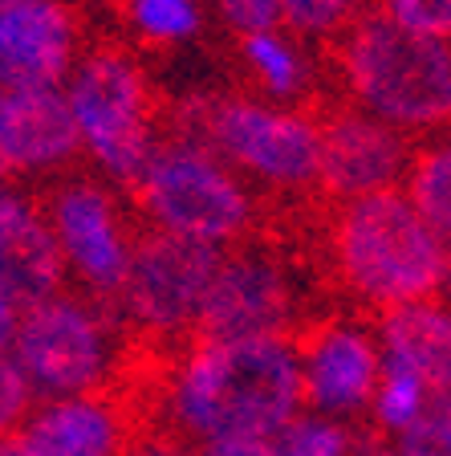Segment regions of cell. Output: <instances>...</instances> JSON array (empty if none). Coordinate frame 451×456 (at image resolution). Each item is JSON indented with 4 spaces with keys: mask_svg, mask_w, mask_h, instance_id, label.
<instances>
[{
    "mask_svg": "<svg viewBox=\"0 0 451 456\" xmlns=\"http://www.w3.org/2000/svg\"><path fill=\"white\" fill-rule=\"evenodd\" d=\"M305 411L293 338L196 342L171 383V416L191 444L269 440Z\"/></svg>",
    "mask_w": 451,
    "mask_h": 456,
    "instance_id": "obj_1",
    "label": "cell"
},
{
    "mask_svg": "<svg viewBox=\"0 0 451 456\" xmlns=\"http://www.w3.org/2000/svg\"><path fill=\"white\" fill-rule=\"evenodd\" d=\"M342 285L378 314L431 302L451 281V253L399 188L342 204L329 228Z\"/></svg>",
    "mask_w": 451,
    "mask_h": 456,
    "instance_id": "obj_2",
    "label": "cell"
},
{
    "mask_svg": "<svg viewBox=\"0 0 451 456\" xmlns=\"http://www.w3.org/2000/svg\"><path fill=\"white\" fill-rule=\"evenodd\" d=\"M338 69L350 106L399 134H439L451 126V45L415 37L374 9L338 33Z\"/></svg>",
    "mask_w": 451,
    "mask_h": 456,
    "instance_id": "obj_3",
    "label": "cell"
},
{
    "mask_svg": "<svg viewBox=\"0 0 451 456\" xmlns=\"http://www.w3.org/2000/svg\"><path fill=\"white\" fill-rule=\"evenodd\" d=\"M134 200L150 228L212 248L236 245L253 224L248 183L191 134L155 142L147 167L134 180Z\"/></svg>",
    "mask_w": 451,
    "mask_h": 456,
    "instance_id": "obj_4",
    "label": "cell"
},
{
    "mask_svg": "<svg viewBox=\"0 0 451 456\" xmlns=\"http://www.w3.org/2000/svg\"><path fill=\"white\" fill-rule=\"evenodd\" d=\"M61 90H66L82 151L110 183L134 188L159 142L155 102H150L142 66L118 45H94L77 57Z\"/></svg>",
    "mask_w": 451,
    "mask_h": 456,
    "instance_id": "obj_5",
    "label": "cell"
},
{
    "mask_svg": "<svg viewBox=\"0 0 451 456\" xmlns=\"http://www.w3.org/2000/svg\"><path fill=\"white\" fill-rule=\"evenodd\" d=\"M207 151L224 159L240 180L269 188H310L318 183L321 134L318 118L264 98H216L199 114V134Z\"/></svg>",
    "mask_w": 451,
    "mask_h": 456,
    "instance_id": "obj_6",
    "label": "cell"
},
{
    "mask_svg": "<svg viewBox=\"0 0 451 456\" xmlns=\"http://www.w3.org/2000/svg\"><path fill=\"white\" fill-rule=\"evenodd\" d=\"M9 359L20 370L25 387L33 391V399L41 403L94 395L114 359L110 322L94 302L61 289V294L20 310Z\"/></svg>",
    "mask_w": 451,
    "mask_h": 456,
    "instance_id": "obj_7",
    "label": "cell"
},
{
    "mask_svg": "<svg viewBox=\"0 0 451 456\" xmlns=\"http://www.w3.org/2000/svg\"><path fill=\"white\" fill-rule=\"evenodd\" d=\"M220 256H224V248L171 237V232H159L150 224L139 228L131 269H126L123 294H118L126 318L159 338L196 330L199 305H204L207 285L220 269Z\"/></svg>",
    "mask_w": 451,
    "mask_h": 456,
    "instance_id": "obj_8",
    "label": "cell"
},
{
    "mask_svg": "<svg viewBox=\"0 0 451 456\" xmlns=\"http://www.w3.org/2000/svg\"><path fill=\"white\" fill-rule=\"evenodd\" d=\"M41 208L53 228L66 273H74L98 302L102 297L114 302L123 294L134 253V228L126 224L118 196L102 180L74 175V180H57L41 200Z\"/></svg>",
    "mask_w": 451,
    "mask_h": 456,
    "instance_id": "obj_9",
    "label": "cell"
},
{
    "mask_svg": "<svg viewBox=\"0 0 451 456\" xmlns=\"http://www.w3.org/2000/svg\"><path fill=\"white\" fill-rule=\"evenodd\" d=\"M293 277L264 248H232L220 256L196 318V342H256L289 338Z\"/></svg>",
    "mask_w": 451,
    "mask_h": 456,
    "instance_id": "obj_10",
    "label": "cell"
},
{
    "mask_svg": "<svg viewBox=\"0 0 451 456\" xmlns=\"http://www.w3.org/2000/svg\"><path fill=\"white\" fill-rule=\"evenodd\" d=\"M318 188L338 204L399 188L415 155L407 134L358 106H338L334 114L318 118Z\"/></svg>",
    "mask_w": 451,
    "mask_h": 456,
    "instance_id": "obj_11",
    "label": "cell"
},
{
    "mask_svg": "<svg viewBox=\"0 0 451 456\" xmlns=\"http://www.w3.org/2000/svg\"><path fill=\"white\" fill-rule=\"evenodd\" d=\"M301 367V399L318 416L342 419L374 403L383 379V351L366 326L321 322L293 342Z\"/></svg>",
    "mask_w": 451,
    "mask_h": 456,
    "instance_id": "obj_12",
    "label": "cell"
},
{
    "mask_svg": "<svg viewBox=\"0 0 451 456\" xmlns=\"http://www.w3.org/2000/svg\"><path fill=\"white\" fill-rule=\"evenodd\" d=\"M82 57V20L69 0H0V90L66 86Z\"/></svg>",
    "mask_w": 451,
    "mask_h": 456,
    "instance_id": "obj_13",
    "label": "cell"
},
{
    "mask_svg": "<svg viewBox=\"0 0 451 456\" xmlns=\"http://www.w3.org/2000/svg\"><path fill=\"white\" fill-rule=\"evenodd\" d=\"M66 277V261L57 253L41 200L4 180L0 183V294L17 310H28L61 294Z\"/></svg>",
    "mask_w": 451,
    "mask_h": 456,
    "instance_id": "obj_14",
    "label": "cell"
},
{
    "mask_svg": "<svg viewBox=\"0 0 451 456\" xmlns=\"http://www.w3.org/2000/svg\"><path fill=\"white\" fill-rule=\"evenodd\" d=\"M0 151L9 175H49L82 155L66 90H0Z\"/></svg>",
    "mask_w": 451,
    "mask_h": 456,
    "instance_id": "obj_15",
    "label": "cell"
},
{
    "mask_svg": "<svg viewBox=\"0 0 451 456\" xmlns=\"http://www.w3.org/2000/svg\"><path fill=\"white\" fill-rule=\"evenodd\" d=\"M17 440L28 456H126V419L102 395L49 399L25 416Z\"/></svg>",
    "mask_w": 451,
    "mask_h": 456,
    "instance_id": "obj_16",
    "label": "cell"
},
{
    "mask_svg": "<svg viewBox=\"0 0 451 456\" xmlns=\"http://www.w3.org/2000/svg\"><path fill=\"white\" fill-rule=\"evenodd\" d=\"M378 351L386 367H399L427 391L451 383V305L411 302L378 314Z\"/></svg>",
    "mask_w": 451,
    "mask_h": 456,
    "instance_id": "obj_17",
    "label": "cell"
},
{
    "mask_svg": "<svg viewBox=\"0 0 451 456\" xmlns=\"http://www.w3.org/2000/svg\"><path fill=\"white\" fill-rule=\"evenodd\" d=\"M403 191L411 208L451 253V134H439L427 147H415L411 167L403 175Z\"/></svg>",
    "mask_w": 451,
    "mask_h": 456,
    "instance_id": "obj_18",
    "label": "cell"
},
{
    "mask_svg": "<svg viewBox=\"0 0 451 456\" xmlns=\"http://www.w3.org/2000/svg\"><path fill=\"white\" fill-rule=\"evenodd\" d=\"M240 57L264 90V98H273V102H293L310 86V61L297 49V37H289L285 28L240 37Z\"/></svg>",
    "mask_w": 451,
    "mask_h": 456,
    "instance_id": "obj_19",
    "label": "cell"
},
{
    "mask_svg": "<svg viewBox=\"0 0 451 456\" xmlns=\"http://www.w3.org/2000/svg\"><path fill=\"white\" fill-rule=\"evenodd\" d=\"M123 17L134 37L147 45H183L199 37L204 28V9L199 0H123Z\"/></svg>",
    "mask_w": 451,
    "mask_h": 456,
    "instance_id": "obj_20",
    "label": "cell"
},
{
    "mask_svg": "<svg viewBox=\"0 0 451 456\" xmlns=\"http://www.w3.org/2000/svg\"><path fill=\"white\" fill-rule=\"evenodd\" d=\"M269 448H273V456H350L354 452V432L342 419L297 411L269 436Z\"/></svg>",
    "mask_w": 451,
    "mask_h": 456,
    "instance_id": "obj_21",
    "label": "cell"
},
{
    "mask_svg": "<svg viewBox=\"0 0 451 456\" xmlns=\"http://www.w3.org/2000/svg\"><path fill=\"white\" fill-rule=\"evenodd\" d=\"M423 403H427V387L415 375H407V370L399 367H386L383 362V379H378V391H374V419L383 432H391V436H403L407 428L415 424V419L423 416Z\"/></svg>",
    "mask_w": 451,
    "mask_h": 456,
    "instance_id": "obj_22",
    "label": "cell"
},
{
    "mask_svg": "<svg viewBox=\"0 0 451 456\" xmlns=\"http://www.w3.org/2000/svg\"><path fill=\"white\" fill-rule=\"evenodd\" d=\"M358 17V0H281V25L289 37H334Z\"/></svg>",
    "mask_w": 451,
    "mask_h": 456,
    "instance_id": "obj_23",
    "label": "cell"
},
{
    "mask_svg": "<svg viewBox=\"0 0 451 456\" xmlns=\"http://www.w3.org/2000/svg\"><path fill=\"white\" fill-rule=\"evenodd\" d=\"M374 12L415 37L451 45V0H374Z\"/></svg>",
    "mask_w": 451,
    "mask_h": 456,
    "instance_id": "obj_24",
    "label": "cell"
},
{
    "mask_svg": "<svg viewBox=\"0 0 451 456\" xmlns=\"http://www.w3.org/2000/svg\"><path fill=\"white\" fill-rule=\"evenodd\" d=\"M228 28L236 37H253V33H273L281 25V0H212Z\"/></svg>",
    "mask_w": 451,
    "mask_h": 456,
    "instance_id": "obj_25",
    "label": "cell"
},
{
    "mask_svg": "<svg viewBox=\"0 0 451 456\" xmlns=\"http://www.w3.org/2000/svg\"><path fill=\"white\" fill-rule=\"evenodd\" d=\"M395 448L403 456H451V416L423 408V416L395 436Z\"/></svg>",
    "mask_w": 451,
    "mask_h": 456,
    "instance_id": "obj_26",
    "label": "cell"
},
{
    "mask_svg": "<svg viewBox=\"0 0 451 456\" xmlns=\"http://www.w3.org/2000/svg\"><path fill=\"white\" fill-rule=\"evenodd\" d=\"M28 411H33V391L25 387L20 370L12 367V359L4 354V359H0V440L12 436V432L25 424Z\"/></svg>",
    "mask_w": 451,
    "mask_h": 456,
    "instance_id": "obj_27",
    "label": "cell"
},
{
    "mask_svg": "<svg viewBox=\"0 0 451 456\" xmlns=\"http://www.w3.org/2000/svg\"><path fill=\"white\" fill-rule=\"evenodd\" d=\"M196 456H273L269 440H224V444H204Z\"/></svg>",
    "mask_w": 451,
    "mask_h": 456,
    "instance_id": "obj_28",
    "label": "cell"
},
{
    "mask_svg": "<svg viewBox=\"0 0 451 456\" xmlns=\"http://www.w3.org/2000/svg\"><path fill=\"white\" fill-rule=\"evenodd\" d=\"M126 456H196L188 444H179V440H167V436H155V440H142L134 444Z\"/></svg>",
    "mask_w": 451,
    "mask_h": 456,
    "instance_id": "obj_29",
    "label": "cell"
},
{
    "mask_svg": "<svg viewBox=\"0 0 451 456\" xmlns=\"http://www.w3.org/2000/svg\"><path fill=\"white\" fill-rule=\"evenodd\" d=\"M17 322H20V310L0 294V359L12 351V334H17Z\"/></svg>",
    "mask_w": 451,
    "mask_h": 456,
    "instance_id": "obj_30",
    "label": "cell"
},
{
    "mask_svg": "<svg viewBox=\"0 0 451 456\" xmlns=\"http://www.w3.org/2000/svg\"><path fill=\"white\" fill-rule=\"evenodd\" d=\"M0 456H28V452H25V444H20V440H17V432H12V436H4V440H0Z\"/></svg>",
    "mask_w": 451,
    "mask_h": 456,
    "instance_id": "obj_31",
    "label": "cell"
},
{
    "mask_svg": "<svg viewBox=\"0 0 451 456\" xmlns=\"http://www.w3.org/2000/svg\"><path fill=\"white\" fill-rule=\"evenodd\" d=\"M362 456H403V452H399L395 444H391V448H383V444H370V448H362Z\"/></svg>",
    "mask_w": 451,
    "mask_h": 456,
    "instance_id": "obj_32",
    "label": "cell"
},
{
    "mask_svg": "<svg viewBox=\"0 0 451 456\" xmlns=\"http://www.w3.org/2000/svg\"><path fill=\"white\" fill-rule=\"evenodd\" d=\"M9 180V167H4V151H0V183Z\"/></svg>",
    "mask_w": 451,
    "mask_h": 456,
    "instance_id": "obj_33",
    "label": "cell"
}]
</instances>
